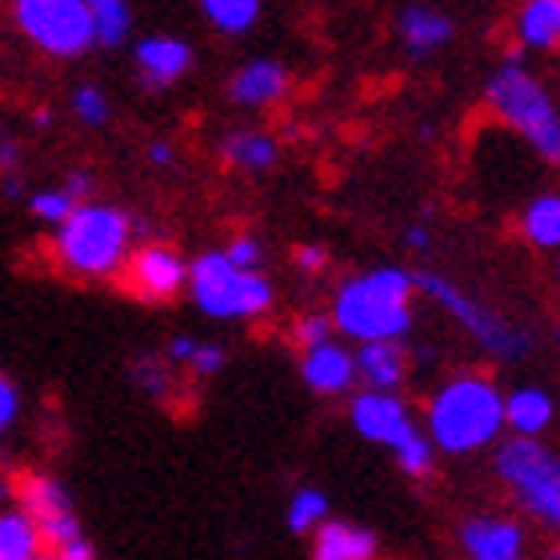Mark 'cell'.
Returning <instances> with one entry per match:
<instances>
[{"label": "cell", "instance_id": "cell-33", "mask_svg": "<svg viewBox=\"0 0 560 560\" xmlns=\"http://www.w3.org/2000/svg\"><path fill=\"white\" fill-rule=\"evenodd\" d=\"M224 260L233 265V269H257V260H260V245L253 241V236H241V241H233L229 245V253H224Z\"/></svg>", "mask_w": 560, "mask_h": 560}, {"label": "cell", "instance_id": "cell-1", "mask_svg": "<svg viewBox=\"0 0 560 560\" xmlns=\"http://www.w3.org/2000/svg\"><path fill=\"white\" fill-rule=\"evenodd\" d=\"M504 432V397L489 376H456L429 400V444L468 456L497 444Z\"/></svg>", "mask_w": 560, "mask_h": 560}, {"label": "cell", "instance_id": "cell-38", "mask_svg": "<svg viewBox=\"0 0 560 560\" xmlns=\"http://www.w3.org/2000/svg\"><path fill=\"white\" fill-rule=\"evenodd\" d=\"M12 164H16V144L0 140V168H12Z\"/></svg>", "mask_w": 560, "mask_h": 560}, {"label": "cell", "instance_id": "cell-37", "mask_svg": "<svg viewBox=\"0 0 560 560\" xmlns=\"http://www.w3.org/2000/svg\"><path fill=\"white\" fill-rule=\"evenodd\" d=\"M192 349H197V340L176 337L173 345H168V357H173V361H188V357H192Z\"/></svg>", "mask_w": 560, "mask_h": 560}, {"label": "cell", "instance_id": "cell-40", "mask_svg": "<svg viewBox=\"0 0 560 560\" xmlns=\"http://www.w3.org/2000/svg\"><path fill=\"white\" fill-rule=\"evenodd\" d=\"M149 156H152V161H156V164H168V161H173V149H168L164 140H156V144H152V149H149Z\"/></svg>", "mask_w": 560, "mask_h": 560}, {"label": "cell", "instance_id": "cell-36", "mask_svg": "<svg viewBox=\"0 0 560 560\" xmlns=\"http://www.w3.org/2000/svg\"><path fill=\"white\" fill-rule=\"evenodd\" d=\"M296 265H301L304 272H325L328 253L320 245H304V248H296Z\"/></svg>", "mask_w": 560, "mask_h": 560}, {"label": "cell", "instance_id": "cell-8", "mask_svg": "<svg viewBox=\"0 0 560 560\" xmlns=\"http://www.w3.org/2000/svg\"><path fill=\"white\" fill-rule=\"evenodd\" d=\"M412 284H420V289L429 292L444 313H453L456 320L468 328V337L477 340V345H485L489 352H497V357H504V361H516V357H525L528 352V337H521L516 328H509L501 316L489 313V308H480L477 301H468L465 292L456 289V284H448L444 277H436V272H417Z\"/></svg>", "mask_w": 560, "mask_h": 560}, {"label": "cell", "instance_id": "cell-4", "mask_svg": "<svg viewBox=\"0 0 560 560\" xmlns=\"http://www.w3.org/2000/svg\"><path fill=\"white\" fill-rule=\"evenodd\" d=\"M497 477L504 489L513 492V501L525 509L533 521L545 528L560 525V465L557 453H549L533 436H513L497 448Z\"/></svg>", "mask_w": 560, "mask_h": 560}, {"label": "cell", "instance_id": "cell-39", "mask_svg": "<svg viewBox=\"0 0 560 560\" xmlns=\"http://www.w3.org/2000/svg\"><path fill=\"white\" fill-rule=\"evenodd\" d=\"M405 241H409L412 248H429L432 236H429V229H420V224H417V229H409V236H405Z\"/></svg>", "mask_w": 560, "mask_h": 560}, {"label": "cell", "instance_id": "cell-3", "mask_svg": "<svg viewBox=\"0 0 560 560\" xmlns=\"http://www.w3.org/2000/svg\"><path fill=\"white\" fill-rule=\"evenodd\" d=\"M129 233L132 224L125 212L84 205V209H72L69 221H60L57 257L77 277H105L120 269V260L129 253Z\"/></svg>", "mask_w": 560, "mask_h": 560}, {"label": "cell", "instance_id": "cell-2", "mask_svg": "<svg viewBox=\"0 0 560 560\" xmlns=\"http://www.w3.org/2000/svg\"><path fill=\"white\" fill-rule=\"evenodd\" d=\"M412 277L400 269H373L364 277H352L337 292L332 325L345 337L373 345V340H400L412 328Z\"/></svg>", "mask_w": 560, "mask_h": 560}, {"label": "cell", "instance_id": "cell-21", "mask_svg": "<svg viewBox=\"0 0 560 560\" xmlns=\"http://www.w3.org/2000/svg\"><path fill=\"white\" fill-rule=\"evenodd\" d=\"M521 40L533 48H557L560 40V0H528L516 21Z\"/></svg>", "mask_w": 560, "mask_h": 560}, {"label": "cell", "instance_id": "cell-30", "mask_svg": "<svg viewBox=\"0 0 560 560\" xmlns=\"http://www.w3.org/2000/svg\"><path fill=\"white\" fill-rule=\"evenodd\" d=\"M72 108H77V117H81L84 125H105L108 120V101H105V93H96V89H81L77 101H72Z\"/></svg>", "mask_w": 560, "mask_h": 560}, {"label": "cell", "instance_id": "cell-29", "mask_svg": "<svg viewBox=\"0 0 560 560\" xmlns=\"http://www.w3.org/2000/svg\"><path fill=\"white\" fill-rule=\"evenodd\" d=\"M72 209H77V200L65 192V188H57V192H36L33 197V212L40 217V221H69Z\"/></svg>", "mask_w": 560, "mask_h": 560}, {"label": "cell", "instance_id": "cell-27", "mask_svg": "<svg viewBox=\"0 0 560 560\" xmlns=\"http://www.w3.org/2000/svg\"><path fill=\"white\" fill-rule=\"evenodd\" d=\"M397 465L409 472V477H429L432 472V444H429V436L424 432H412L409 441L400 444L397 453Z\"/></svg>", "mask_w": 560, "mask_h": 560}, {"label": "cell", "instance_id": "cell-20", "mask_svg": "<svg viewBox=\"0 0 560 560\" xmlns=\"http://www.w3.org/2000/svg\"><path fill=\"white\" fill-rule=\"evenodd\" d=\"M45 557V540L21 509L0 513V560H36Z\"/></svg>", "mask_w": 560, "mask_h": 560}, {"label": "cell", "instance_id": "cell-32", "mask_svg": "<svg viewBox=\"0 0 560 560\" xmlns=\"http://www.w3.org/2000/svg\"><path fill=\"white\" fill-rule=\"evenodd\" d=\"M296 340H301L304 349L328 345V340H332V320H328V316H304L301 325H296Z\"/></svg>", "mask_w": 560, "mask_h": 560}, {"label": "cell", "instance_id": "cell-6", "mask_svg": "<svg viewBox=\"0 0 560 560\" xmlns=\"http://www.w3.org/2000/svg\"><path fill=\"white\" fill-rule=\"evenodd\" d=\"M192 301L209 316H257L272 304L269 280L257 269H233L224 253H205L188 269Z\"/></svg>", "mask_w": 560, "mask_h": 560}, {"label": "cell", "instance_id": "cell-16", "mask_svg": "<svg viewBox=\"0 0 560 560\" xmlns=\"http://www.w3.org/2000/svg\"><path fill=\"white\" fill-rule=\"evenodd\" d=\"M284 93H289V72L280 69L277 60H253L229 81V96L248 108H265Z\"/></svg>", "mask_w": 560, "mask_h": 560}, {"label": "cell", "instance_id": "cell-9", "mask_svg": "<svg viewBox=\"0 0 560 560\" xmlns=\"http://www.w3.org/2000/svg\"><path fill=\"white\" fill-rule=\"evenodd\" d=\"M16 497H21V513L33 521L40 540H45V549H60V545H69L72 537H81V521H77L72 497L57 477L28 472V477L21 480Z\"/></svg>", "mask_w": 560, "mask_h": 560}, {"label": "cell", "instance_id": "cell-13", "mask_svg": "<svg viewBox=\"0 0 560 560\" xmlns=\"http://www.w3.org/2000/svg\"><path fill=\"white\" fill-rule=\"evenodd\" d=\"M381 557V540L373 528L352 525V521H332L313 533V552L308 560H376Z\"/></svg>", "mask_w": 560, "mask_h": 560}, {"label": "cell", "instance_id": "cell-23", "mask_svg": "<svg viewBox=\"0 0 560 560\" xmlns=\"http://www.w3.org/2000/svg\"><path fill=\"white\" fill-rule=\"evenodd\" d=\"M84 9L93 16L96 45H105V48L125 45V36H129V28H132V12L125 0H84Z\"/></svg>", "mask_w": 560, "mask_h": 560}, {"label": "cell", "instance_id": "cell-7", "mask_svg": "<svg viewBox=\"0 0 560 560\" xmlns=\"http://www.w3.org/2000/svg\"><path fill=\"white\" fill-rule=\"evenodd\" d=\"M12 12L21 33L52 57H81L96 45L93 16L84 9V0H16Z\"/></svg>", "mask_w": 560, "mask_h": 560}, {"label": "cell", "instance_id": "cell-24", "mask_svg": "<svg viewBox=\"0 0 560 560\" xmlns=\"http://www.w3.org/2000/svg\"><path fill=\"white\" fill-rule=\"evenodd\" d=\"M525 236L537 248H557L560 245V200L557 197H537L525 209Z\"/></svg>", "mask_w": 560, "mask_h": 560}, {"label": "cell", "instance_id": "cell-17", "mask_svg": "<svg viewBox=\"0 0 560 560\" xmlns=\"http://www.w3.org/2000/svg\"><path fill=\"white\" fill-rule=\"evenodd\" d=\"M352 361H357V373L369 381L373 393H397L405 385V373H409V357H405L397 340H373Z\"/></svg>", "mask_w": 560, "mask_h": 560}, {"label": "cell", "instance_id": "cell-15", "mask_svg": "<svg viewBox=\"0 0 560 560\" xmlns=\"http://www.w3.org/2000/svg\"><path fill=\"white\" fill-rule=\"evenodd\" d=\"M304 385L320 393V397H337V393H349L352 381H357V361H352L349 349H340V345H316V349L304 352Z\"/></svg>", "mask_w": 560, "mask_h": 560}, {"label": "cell", "instance_id": "cell-34", "mask_svg": "<svg viewBox=\"0 0 560 560\" xmlns=\"http://www.w3.org/2000/svg\"><path fill=\"white\" fill-rule=\"evenodd\" d=\"M21 412V397H16V385H12L9 376L0 373V436L12 429V420Z\"/></svg>", "mask_w": 560, "mask_h": 560}, {"label": "cell", "instance_id": "cell-26", "mask_svg": "<svg viewBox=\"0 0 560 560\" xmlns=\"http://www.w3.org/2000/svg\"><path fill=\"white\" fill-rule=\"evenodd\" d=\"M200 12L209 16L221 33H245L260 16V0H200Z\"/></svg>", "mask_w": 560, "mask_h": 560}, {"label": "cell", "instance_id": "cell-18", "mask_svg": "<svg viewBox=\"0 0 560 560\" xmlns=\"http://www.w3.org/2000/svg\"><path fill=\"white\" fill-rule=\"evenodd\" d=\"M552 417H557V405L545 388H516L513 397H504V429H513V436L540 441V432L549 429Z\"/></svg>", "mask_w": 560, "mask_h": 560}, {"label": "cell", "instance_id": "cell-14", "mask_svg": "<svg viewBox=\"0 0 560 560\" xmlns=\"http://www.w3.org/2000/svg\"><path fill=\"white\" fill-rule=\"evenodd\" d=\"M188 65H192V48H188L185 40H176V36H149V40L137 45L140 81L149 84V89H168V84H176L188 72Z\"/></svg>", "mask_w": 560, "mask_h": 560}, {"label": "cell", "instance_id": "cell-19", "mask_svg": "<svg viewBox=\"0 0 560 560\" xmlns=\"http://www.w3.org/2000/svg\"><path fill=\"white\" fill-rule=\"evenodd\" d=\"M400 33H405V45H409L412 52H432V48H441L453 40V21L441 16V12L412 4V9H405V16H400Z\"/></svg>", "mask_w": 560, "mask_h": 560}, {"label": "cell", "instance_id": "cell-10", "mask_svg": "<svg viewBox=\"0 0 560 560\" xmlns=\"http://www.w3.org/2000/svg\"><path fill=\"white\" fill-rule=\"evenodd\" d=\"M349 420L364 441L385 444V448H393V453L409 441L412 432H420L409 417V405H405L397 393H373V388L361 393V397H352Z\"/></svg>", "mask_w": 560, "mask_h": 560}, {"label": "cell", "instance_id": "cell-22", "mask_svg": "<svg viewBox=\"0 0 560 560\" xmlns=\"http://www.w3.org/2000/svg\"><path fill=\"white\" fill-rule=\"evenodd\" d=\"M221 152L224 161L245 168V173H265L277 161V140L265 132H233V137H224Z\"/></svg>", "mask_w": 560, "mask_h": 560}, {"label": "cell", "instance_id": "cell-11", "mask_svg": "<svg viewBox=\"0 0 560 560\" xmlns=\"http://www.w3.org/2000/svg\"><path fill=\"white\" fill-rule=\"evenodd\" d=\"M460 549L468 560H528V540L513 516H468L460 528Z\"/></svg>", "mask_w": 560, "mask_h": 560}, {"label": "cell", "instance_id": "cell-31", "mask_svg": "<svg viewBox=\"0 0 560 560\" xmlns=\"http://www.w3.org/2000/svg\"><path fill=\"white\" fill-rule=\"evenodd\" d=\"M185 364L197 376H217L224 369V349H221V345H197V349H192V357H188Z\"/></svg>", "mask_w": 560, "mask_h": 560}, {"label": "cell", "instance_id": "cell-12", "mask_svg": "<svg viewBox=\"0 0 560 560\" xmlns=\"http://www.w3.org/2000/svg\"><path fill=\"white\" fill-rule=\"evenodd\" d=\"M185 280L188 269L173 248L149 245L129 260V292H137L140 301H173Z\"/></svg>", "mask_w": 560, "mask_h": 560}, {"label": "cell", "instance_id": "cell-5", "mask_svg": "<svg viewBox=\"0 0 560 560\" xmlns=\"http://www.w3.org/2000/svg\"><path fill=\"white\" fill-rule=\"evenodd\" d=\"M489 105L504 125H513V129L537 149V156H545V161H552V164L560 161L557 108H552L549 93L540 89L537 77H528L521 65L509 60V65L489 81Z\"/></svg>", "mask_w": 560, "mask_h": 560}, {"label": "cell", "instance_id": "cell-28", "mask_svg": "<svg viewBox=\"0 0 560 560\" xmlns=\"http://www.w3.org/2000/svg\"><path fill=\"white\" fill-rule=\"evenodd\" d=\"M132 376H137V385L144 388L149 397H156V400H164V397H168V388H173V376H168V369H164L161 361H152V357L137 361Z\"/></svg>", "mask_w": 560, "mask_h": 560}, {"label": "cell", "instance_id": "cell-41", "mask_svg": "<svg viewBox=\"0 0 560 560\" xmlns=\"http://www.w3.org/2000/svg\"><path fill=\"white\" fill-rule=\"evenodd\" d=\"M36 560H52V557H36Z\"/></svg>", "mask_w": 560, "mask_h": 560}, {"label": "cell", "instance_id": "cell-35", "mask_svg": "<svg viewBox=\"0 0 560 560\" xmlns=\"http://www.w3.org/2000/svg\"><path fill=\"white\" fill-rule=\"evenodd\" d=\"M52 560H96V549H93V540L81 533V537H72L69 545L52 549Z\"/></svg>", "mask_w": 560, "mask_h": 560}, {"label": "cell", "instance_id": "cell-25", "mask_svg": "<svg viewBox=\"0 0 560 560\" xmlns=\"http://www.w3.org/2000/svg\"><path fill=\"white\" fill-rule=\"evenodd\" d=\"M284 521H289V528L296 533V537H304V533H316V528L328 521V497L320 489H296V492H292Z\"/></svg>", "mask_w": 560, "mask_h": 560}]
</instances>
